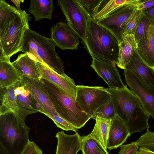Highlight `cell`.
<instances>
[{
    "label": "cell",
    "mask_w": 154,
    "mask_h": 154,
    "mask_svg": "<svg viewBox=\"0 0 154 154\" xmlns=\"http://www.w3.org/2000/svg\"><path fill=\"white\" fill-rule=\"evenodd\" d=\"M117 115L125 123L131 134L149 128L150 116L141 105L136 95L127 87L121 89L107 88Z\"/></svg>",
    "instance_id": "obj_1"
},
{
    "label": "cell",
    "mask_w": 154,
    "mask_h": 154,
    "mask_svg": "<svg viewBox=\"0 0 154 154\" xmlns=\"http://www.w3.org/2000/svg\"><path fill=\"white\" fill-rule=\"evenodd\" d=\"M82 44L92 57L106 62H116L119 43L114 35L89 17L85 40Z\"/></svg>",
    "instance_id": "obj_2"
},
{
    "label": "cell",
    "mask_w": 154,
    "mask_h": 154,
    "mask_svg": "<svg viewBox=\"0 0 154 154\" xmlns=\"http://www.w3.org/2000/svg\"><path fill=\"white\" fill-rule=\"evenodd\" d=\"M56 45L51 38L27 29L24 34L19 51L28 53L37 62L58 74L63 75V63L55 49Z\"/></svg>",
    "instance_id": "obj_3"
},
{
    "label": "cell",
    "mask_w": 154,
    "mask_h": 154,
    "mask_svg": "<svg viewBox=\"0 0 154 154\" xmlns=\"http://www.w3.org/2000/svg\"><path fill=\"white\" fill-rule=\"evenodd\" d=\"M41 79L50 101L61 118L77 129L91 119L92 116L82 110L75 98L51 82L44 79Z\"/></svg>",
    "instance_id": "obj_4"
},
{
    "label": "cell",
    "mask_w": 154,
    "mask_h": 154,
    "mask_svg": "<svg viewBox=\"0 0 154 154\" xmlns=\"http://www.w3.org/2000/svg\"><path fill=\"white\" fill-rule=\"evenodd\" d=\"M25 120L12 112L0 115V144L8 154H20L29 141Z\"/></svg>",
    "instance_id": "obj_5"
},
{
    "label": "cell",
    "mask_w": 154,
    "mask_h": 154,
    "mask_svg": "<svg viewBox=\"0 0 154 154\" xmlns=\"http://www.w3.org/2000/svg\"><path fill=\"white\" fill-rule=\"evenodd\" d=\"M31 18L23 10L13 15L0 32V55L10 58L19 51L26 30Z\"/></svg>",
    "instance_id": "obj_6"
},
{
    "label": "cell",
    "mask_w": 154,
    "mask_h": 154,
    "mask_svg": "<svg viewBox=\"0 0 154 154\" xmlns=\"http://www.w3.org/2000/svg\"><path fill=\"white\" fill-rule=\"evenodd\" d=\"M21 83L40 104L42 113L52 119L58 127L62 129L66 125L67 122L56 111L41 79L23 77Z\"/></svg>",
    "instance_id": "obj_7"
},
{
    "label": "cell",
    "mask_w": 154,
    "mask_h": 154,
    "mask_svg": "<svg viewBox=\"0 0 154 154\" xmlns=\"http://www.w3.org/2000/svg\"><path fill=\"white\" fill-rule=\"evenodd\" d=\"M57 4L67 23L79 38L84 41L89 15L78 0H58Z\"/></svg>",
    "instance_id": "obj_8"
},
{
    "label": "cell",
    "mask_w": 154,
    "mask_h": 154,
    "mask_svg": "<svg viewBox=\"0 0 154 154\" xmlns=\"http://www.w3.org/2000/svg\"><path fill=\"white\" fill-rule=\"evenodd\" d=\"M110 95L107 88L76 85V101L84 112L92 116Z\"/></svg>",
    "instance_id": "obj_9"
},
{
    "label": "cell",
    "mask_w": 154,
    "mask_h": 154,
    "mask_svg": "<svg viewBox=\"0 0 154 154\" xmlns=\"http://www.w3.org/2000/svg\"><path fill=\"white\" fill-rule=\"evenodd\" d=\"M138 5L123 6L97 22L111 33L119 44L122 40L123 32L127 20L134 12L138 10Z\"/></svg>",
    "instance_id": "obj_10"
},
{
    "label": "cell",
    "mask_w": 154,
    "mask_h": 154,
    "mask_svg": "<svg viewBox=\"0 0 154 154\" xmlns=\"http://www.w3.org/2000/svg\"><path fill=\"white\" fill-rule=\"evenodd\" d=\"M50 33L51 38L61 50L78 49L79 38L67 23H57L51 28Z\"/></svg>",
    "instance_id": "obj_11"
},
{
    "label": "cell",
    "mask_w": 154,
    "mask_h": 154,
    "mask_svg": "<svg viewBox=\"0 0 154 154\" xmlns=\"http://www.w3.org/2000/svg\"><path fill=\"white\" fill-rule=\"evenodd\" d=\"M125 69L133 73L154 96V69L145 63L137 50Z\"/></svg>",
    "instance_id": "obj_12"
},
{
    "label": "cell",
    "mask_w": 154,
    "mask_h": 154,
    "mask_svg": "<svg viewBox=\"0 0 154 154\" xmlns=\"http://www.w3.org/2000/svg\"><path fill=\"white\" fill-rule=\"evenodd\" d=\"M124 75L125 82L130 90L138 98L146 112L154 119V96L131 72L124 69Z\"/></svg>",
    "instance_id": "obj_13"
},
{
    "label": "cell",
    "mask_w": 154,
    "mask_h": 154,
    "mask_svg": "<svg viewBox=\"0 0 154 154\" xmlns=\"http://www.w3.org/2000/svg\"><path fill=\"white\" fill-rule=\"evenodd\" d=\"M91 66L108 85L109 88L121 89L124 88L123 83L115 63L106 62L92 57Z\"/></svg>",
    "instance_id": "obj_14"
},
{
    "label": "cell",
    "mask_w": 154,
    "mask_h": 154,
    "mask_svg": "<svg viewBox=\"0 0 154 154\" xmlns=\"http://www.w3.org/2000/svg\"><path fill=\"white\" fill-rule=\"evenodd\" d=\"M14 86L17 103L19 108L20 117L25 119L29 114L38 112L42 113L40 104L24 87L21 81L15 84Z\"/></svg>",
    "instance_id": "obj_15"
},
{
    "label": "cell",
    "mask_w": 154,
    "mask_h": 154,
    "mask_svg": "<svg viewBox=\"0 0 154 154\" xmlns=\"http://www.w3.org/2000/svg\"><path fill=\"white\" fill-rule=\"evenodd\" d=\"M36 63L42 74V78L53 83L75 99L76 85L73 79L66 74L60 75L39 62H36Z\"/></svg>",
    "instance_id": "obj_16"
},
{
    "label": "cell",
    "mask_w": 154,
    "mask_h": 154,
    "mask_svg": "<svg viewBox=\"0 0 154 154\" xmlns=\"http://www.w3.org/2000/svg\"><path fill=\"white\" fill-rule=\"evenodd\" d=\"M125 122L117 115L112 119L107 143V148L116 149L122 145L131 136Z\"/></svg>",
    "instance_id": "obj_17"
},
{
    "label": "cell",
    "mask_w": 154,
    "mask_h": 154,
    "mask_svg": "<svg viewBox=\"0 0 154 154\" xmlns=\"http://www.w3.org/2000/svg\"><path fill=\"white\" fill-rule=\"evenodd\" d=\"M56 137L57 140L56 154H77L81 149L82 137L78 132L69 135L63 131H58Z\"/></svg>",
    "instance_id": "obj_18"
},
{
    "label": "cell",
    "mask_w": 154,
    "mask_h": 154,
    "mask_svg": "<svg viewBox=\"0 0 154 154\" xmlns=\"http://www.w3.org/2000/svg\"><path fill=\"white\" fill-rule=\"evenodd\" d=\"M10 58L0 55V88H8L22 80L23 76L12 65Z\"/></svg>",
    "instance_id": "obj_19"
},
{
    "label": "cell",
    "mask_w": 154,
    "mask_h": 154,
    "mask_svg": "<svg viewBox=\"0 0 154 154\" xmlns=\"http://www.w3.org/2000/svg\"><path fill=\"white\" fill-rule=\"evenodd\" d=\"M141 3V0H101L92 18L97 21L123 6L138 5Z\"/></svg>",
    "instance_id": "obj_20"
},
{
    "label": "cell",
    "mask_w": 154,
    "mask_h": 154,
    "mask_svg": "<svg viewBox=\"0 0 154 154\" xmlns=\"http://www.w3.org/2000/svg\"><path fill=\"white\" fill-rule=\"evenodd\" d=\"M12 64L21 74L23 77L38 79L42 78V75L36 61L28 53L20 54Z\"/></svg>",
    "instance_id": "obj_21"
},
{
    "label": "cell",
    "mask_w": 154,
    "mask_h": 154,
    "mask_svg": "<svg viewBox=\"0 0 154 154\" xmlns=\"http://www.w3.org/2000/svg\"><path fill=\"white\" fill-rule=\"evenodd\" d=\"M137 47L134 35L123 36L122 41L119 44L118 57L115 64L120 69H125Z\"/></svg>",
    "instance_id": "obj_22"
},
{
    "label": "cell",
    "mask_w": 154,
    "mask_h": 154,
    "mask_svg": "<svg viewBox=\"0 0 154 154\" xmlns=\"http://www.w3.org/2000/svg\"><path fill=\"white\" fill-rule=\"evenodd\" d=\"M137 50L145 63L154 69V25L150 26L145 38L137 44Z\"/></svg>",
    "instance_id": "obj_23"
},
{
    "label": "cell",
    "mask_w": 154,
    "mask_h": 154,
    "mask_svg": "<svg viewBox=\"0 0 154 154\" xmlns=\"http://www.w3.org/2000/svg\"><path fill=\"white\" fill-rule=\"evenodd\" d=\"M14 85L8 88H0V115L12 112L19 115Z\"/></svg>",
    "instance_id": "obj_24"
},
{
    "label": "cell",
    "mask_w": 154,
    "mask_h": 154,
    "mask_svg": "<svg viewBox=\"0 0 154 154\" xmlns=\"http://www.w3.org/2000/svg\"><path fill=\"white\" fill-rule=\"evenodd\" d=\"M54 8L53 0H31L28 11L37 21L45 18L51 20Z\"/></svg>",
    "instance_id": "obj_25"
},
{
    "label": "cell",
    "mask_w": 154,
    "mask_h": 154,
    "mask_svg": "<svg viewBox=\"0 0 154 154\" xmlns=\"http://www.w3.org/2000/svg\"><path fill=\"white\" fill-rule=\"evenodd\" d=\"M96 123L92 132L87 135L96 139L107 150V139L112 119L96 117Z\"/></svg>",
    "instance_id": "obj_26"
},
{
    "label": "cell",
    "mask_w": 154,
    "mask_h": 154,
    "mask_svg": "<svg viewBox=\"0 0 154 154\" xmlns=\"http://www.w3.org/2000/svg\"><path fill=\"white\" fill-rule=\"evenodd\" d=\"M81 150L83 154H109L96 139L87 136L82 137Z\"/></svg>",
    "instance_id": "obj_27"
},
{
    "label": "cell",
    "mask_w": 154,
    "mask_h": 154,
    "mask_svg": "<svg viewBox=\"0 0 154 154\" xmlns=\"http://www.w3.org/2000/svg\"><path fill=\"white\" fill-rule=\"evenodd\" d=\"M117 115L112 98L110 95L97 110L91 118L99 117L112 119Z\"/></svg>",
    "instance_id": "obj_28"
},
{
    "label": "cell",
    "mask_w": 154,
    "mask_h": 154,
    "mask_svg": "<svg viewBox=\"0 0 154 154\" xmlns=\"http://www.w3.org/2000/svg\"><path fill=\"white\" fill-rule=\"evenodd\" d=\"M17 12L14 6L10 5L4 0H0V32L11 17Z\"/></svg>",
    "instance_id": "obj_29"
},
{
    "label": "cell",
    "mask_w": 154,
    "mask_h": 154,
    "mask_svg": "<svg viewBox=\"0 0 154 154\" xmlns=\"http://www.w3.org/2000/svg\"><path fill=\"white\" fill-rule=\"evenodd\" d=\"M151 25L150 20L142 12L139 17L134 34L135 40L137 44L140 40L145 38L149 26Z\"/></svg>",
    "instance_id": "obj_30"
},
{
    "label": "cell",
    "mask_w": 154,
    "mask_h": 154,
    "mask_svg": "<svg viewBox=\"0 0 154 154\" xmlns=\"http://www.w3.org/2000/svg\"><path fill=\"white\" fill-rule=\"evenodd\" d=\"M142 12L140 10H137L134 12L128 18L124 26L122 37L127 35H134L139 17Z\"/></svg>",
    "instance_id": "obj_31"
},
{
    "label": "cell",
    "mask_w": 154,
    "mask_h": 154,
    "mask_svg": "<svg viewBox=\"0 0 154 154\" xmlns=\"http://www.w3.org/2000/svg\"><path fill=\"white\" fill-rule=\"evenodd\" d=\"M149 128H147L146 133L135 142L140 147L154 151V132L150 131Z\"/></svg>",
    "instance_id": "obj_32"
},
{
    "label": "cell",
    "mask_w": 154,
    "mask_h": 154,
    "mask_svg": "<svg viewBox=\"0 0 154 154\" xmlns=\"http://www.w3.org/2000/svg\"><path fill=\"white\" fill-rule=\"evenodd\" d=\"M101 0H78L89 16L92 17L95 10Z\"/></svg>",
    "instance_id": "obj_33"
},
{
    "label": "cell",
    "mask_w": 154,
    "mask_h": 154,
    "mask_svg": "<svg viewBox=\"0 0 154 154\" xmlns=\"http://www.w3.org/2000/svg\"><path fill=\"white\" fill-rule=\"evenodd\" d=\"M120 150L118 154H136L139 146L135 142L121 145Z\"/></svg>",
    "instance_id": "obj_34"
},
{
    "label": "cell",
    "mask_w": 154,
    "mask_h": 154,
    "mask_svg": "<svg viewBox=\"0 0 154 154\" xmlns=\"http://www.w3.org/2000/svg\"><path fill=\"white\" fill-rule=\"evenodd\" d=\"M20 154H43L41 149L33 142L29 141Z\"/></svg>",
    "instance_id": "obj_35"
},
{
    "label": "cell",
    "mask_w": 154,
    "mask_h": 154,
    "mask_svg": "<svg viewBox=\"0 0 154 154\" xmlns=\"http://www.w3.org/2000/svg\"><path fill=\"white\" fill-rule=\"evenodd\" d=\"M154 6V0H142V3L138 7V10L142 11Z\"/></svg>",
    "instance_id": "obj_36"
},
{
    "label": "cell",
    "mask_w": 154,
    "mask_h": 154,
    "mask_svg": "<svg viewBox=\"0 0 154 154\" xmlns=\"http://www.w3.org/2000/svg\"><path fill=\"white\" fill-rule=\"evenodd\" d=\"M154 25V6L142 11Z\"/></svg>",
    "instance_id": "obj_37"
},
{
    "label": "cell",
    "mask_w": 154,
    "mask_h": 154,
    "mask_svg": "<svg viewBox=\"0 0 154 154\" xmlns=\"http://www.w3.org/2000/svg\"><path fill=\"white\" fill-rule=\"evenodd\" d=\"M136 154H154V151L144 148L140 147Z\"/></svg>",
    "instance_id": "obj_38"
},
{
    "label": "cell",
    "mask_w": 154,
    "mask_h": 154,
    "mask_svg": "<svg viewBox=\"0 0 154 154\" xmlns=\"http://www.w3.org/2000/svg\"><path fill=\"white\" fill-rule=\"evenodd\" d=\"M11 1L16 6L18 11L20 13H22L23 11H22L21 9L20 4L24 2V0H11Z\"/></svg>",
    "instance_id": "obj_39"
},
{
    "label": "cell",
    "mask_w": 154,
    "mask_h": 154,
    "mask_svg": "<svg viewBox=\"0 0 154 154\" xmlns=\"http://www.w3.org/2000/svg\"><path fill=\"white\" fill-rule=\"evenodd\" d=\"M0 154H8L4 148L1 145L0 146Z\"/></svg>",
    "instance_id": "obj_40"
}]
</instances>
